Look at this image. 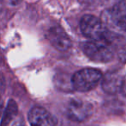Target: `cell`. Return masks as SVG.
Listing matches in <instances>:
<instances>
[{
	"mask_svg": "<svg viewBox=\"0 0 126 126\" xmlns=\"http://www.w3.org/2000/svg\"><path fill=\"white\" fill-rule=\"evenodd\" d=\"M4 1L6 4H10V5L16 6V5H17L18 4H20V2H21L22 0H4Z\"/></svg>",
	"mask_w": 126,
	"mask_h": 126,
	"instance_id": "10",
	"label": "cell"
},
{
	"mask_svg": "<svg viewBox=\"0 0 126 126\" xmlns=\"http://www.w3.org/2000/svg\"><path fill=\"white\" fill-rule=\"evenodd\" d=\"M121 92L126 97V75L124 77V79H123V85H122V89H121Z\"/></svg>",
	"mask_w": 126,
	"mask_h": 126,
	"instance_id": "11",
	"label": "cell"
},
{
	"mask_svg": "<svg viewBox=\"0 0 126 126\" xmlns=\"http://www.w3.org/2000/svg\"><path fill=\"white\" fill-rule=\"evenodd\" d=\"M29 121L31 126H56L54 117L44 108L33 107L29 112Z\"/></svg>",
	"mask_w": 126,
	"mask_h": 126,
	"instance_id": "7",
	"label": "cell"
},
{
	"mask_svg": "<svg viewBox=\"0 0 126 126\" xmlns=\"http://www.w3.org/2000/svg\"><path fill=\"white\" fill-rule=\"evenodd\" d=\"M124 77H121L117 73H109L102 79V88L106 93L115 94L121 91Z\"/></svg>",
	"mask_w": 126,
	"mask_h": 126,
	"instance_id": "8",
	"label": "cell"
},
{
	"mask_svg": "<svg viewBox=\"0 0 126 126\" xmlns=\"http://www.w3.org/2000/svg\"><path fill=\"white\" fill-rule=\"evenodd\" d=\"M84 54L96 62H108L113 59V51L110 42L100 41H87L80 45Z\"/></svg>",
	"mask_w": 126,
	"mask_h": 126,
	"instance_id": "3",
	"label": "cell"
},
{
	"mask_svg": "<svg viewBox=\"0 0 126 126\" xmlns=\"http://www.w3.org/2000/svg\"><path fill=\"white\" fill-rule=\"evenodd\" d=\"M101 20L110 34L126 32V1H121L104 11Z\"/></svg>",
	"mask_w": 126,
	"mask_h": 126,
	"instance_id": "1",
	"label": "cell"
},
{
	"mask_svg": "<svg viewBox=\"0 0 126 126\" xmlns=\"http://www.w3.org/2000/svg\"><path fill=\"white\" fill-rule=\"evenodd\" d=\"M2 126H23L22 117L18 115L16 104L13 100H10L8 103L3 117Z\"/></svg>",
	"mask_w": 126,
	"mask_h": 126,
	"instance_id": "9",
	"label": "cell"
},
{
	"mask_svg": "<svg viewBox=\"0 0 126 126\" xmlns=\"http://www.w3.org/2000/svg\"><path fill=\"white\" fill-rule=\"evenodd\" d=\"M103 74L94 68H84L76 72L72 77V86L79 92L93 90L102 79Z\"/></svg>",
	"mask_w": 126,
	"mask_h": 126,
	"instance_id": "4",
	"label": "cell"
},
{
	"mask_svg": "<svg viewBox=\"0 0 126 126\" xmlns=\"http://www.w3.org/2000/svg\"><path fill=\"white\" fill-rule=\"evenodd\" d=\"M67 116L73 121L82 122L85 121L93 113V105L89 102L81 99H73L69 102L67 106Z\"/></svg>",
	"mask_w": 126,
	"mask_h": 126,
	"instance_id": "5",
	"label": "cell"
},
{
	"mask_svg": "<svg viewBox=\"0 0 126 126\" xmlns=\"http://www.w3.org/2000/svg\"><path fill=\"white\" fill-rule=\"evenodd\" d=\"M80 30L82 34L90 41H100L110 42L108 32L101 19L92 15H86L80 21Z\"/></svg>",
	"mask_w": 126,
	"mask_h": 126,
	"instance_id": "2",
	"label": "cell"
},
{
	"mask_svg": "<svg viewBox=\"0 0 126 126\" xmlns=\"http://www.w3.org/2000/svg\"><path fill=\"white\" fill-rule=\"evenodd\" d=\"M47 37L53 47L59 51H67L72 46L69 36L59 26H53L48 30Z\"/></svg>",
	"mask_w": 126,
	"mask_h": 126,
	"instance_id": "6",
	"label": "cell"
},
{
	"mask_svg": "<svg viewBox=\"0 0 126 126\" xmlns=\"http://www.w3.org/2000/svg\"><path fill=\"white\" fill-rule=\"evenodd\" d=\"M120 58H121V60H123L124 61H126V47L124 49V51L121 53Z\"/></svg>",
	"mask_w": 126,
	"mask_h": 126,
	"instance_id": "12",
	"label": "cell"
}]
</instances>
